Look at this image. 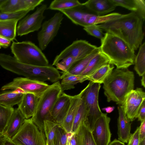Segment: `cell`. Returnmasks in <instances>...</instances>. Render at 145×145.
Listing matches in <instances>:
<instances>
[{
    "instance_id": "obj_29",
    "label": "cell",
    "mask_w": 145,
    "mask_h": 145,
    "mask_svg": "<svg viewBox=\"0 0 145 145\" xmlns=\"http://www.w3.org/2000/svg\"><path fill=\"white\" fill-rule=\"evenodd\" d=\"M114 67L113 65H111L110 64L105 65L88 76V80L100 84L103 83L111 74Z\"/></svg>"
},
{
    "instance_id": "obj_9",
    "label": "cell",
    "mask_w": 145,
    "mask_h": 145,
    "mask_svg": "<svg viewBox=\"0 0 145 145\" xmlns=\"http://www.w3.org/2000/svg\"><path fill=\"white\" fill-rule=\"evenodd\" d=\"M18 145H46L44 133L39 129L31 118L26 119L11 140Z\"/></svg>"
},
{
    "instance_id": "obj_38",
    "label": "cell",
    "mask_w": 145,
    "mask_h": 145,
    "mask_svg": "<svg viewBox=\"0 0 145 145\" xmlns=\"http://www.w3.org/2000/svg\"><path fill=\"white\" fill-rule=\"evenodd\" d=\"M30 11L24 10L15 13H7L3 12L0 9V21L15 19L18 20L23 18Z\"/></svg>"
},
{
    "instance_id": "obj_1",
    "label": "cell",
    "mask_w": 145,
    "mask_h": 145,
    "mask_svg": "<svg viewBox=\"0 0 145 145\" xmlns=\"http://www.w3.org/2000/svg\"><path fill=\"white\" fill-rule=\"evenodd\" d=\"M144 20L137 14L132 12L123 14L118 19L97 25L103 31L122 39L135 51L142 44L144 38Z\"/></svg>"
},
{
    "instance_id": "obj_5",
    "label": "cell",
    "mask_w": 145,
    "mask_h": 145,
    "mask_svg": "<svg viewBox=\"0 0 145 145\" xmlns=\"http://www.w3.org/2000/svg\"><path fill=\"white\" fill-rule=\"evenodd\" d=\"M63 93L60 82L58 81L50 85L39 98L35 112L31 118L40 131L44 132L45 120L53 121L51 111L56 101Z\"/></svg>"
},
{
    "instance_id": "obj_44",
    "label": "cell",
    "mask_w": 145,
    "mask_h": 145,
    "mask_svg": "<svg viewBox=\"0 0 145 145\" xmlns=\"http://www.w3.org/2000/svg\"><path fill=\"white\" fill-rule=\"evenodd\" d=\"M11 41L0 36V46L3 48H6L10 44Z\"/></svg>"
},
{
    "instance_id": "obj_8",
    "label": "cell",
    "mask_w": 145,
    "mask_h": 145,
    "mask_svg": "<svg viewBox=\"0 0 145 145\" xmlns=\"http://www.w3.org/2000/svg\"><path fill=\"white\" fill-rule=\"evenodd\" d=\"M101 86L99 83L90 82L80 93L86 113L85 122L91 132L95 122L103 113L98 103V95Z\"/></svg>"
},
{
    "instance_id": "obj_48",
    "label": "cell",
    "mask_w": 145,
    "mask_h": 145,
    "mask_svg": "<svg viewBox=\"0 0 145 145\" xmlns=\"http://www.w3.org/2000/svg\"><path fill=\"white\" fill-rule=\"evenodd\" d=\"M142 78L141 79V84L142 85L144 88L145 87V73L142 76Z\"/></svg>"
},
{
    "instance_id": "obj_25",
    "label": "cell",
    "mask_w": 145,
    "mask_h": 145,
    "mask_svg": "<svg viewBox=\"0 0 145 145\" xmlns=\"http://www.w3.org/2000/svg\"><path fill=\"white\" fill-rule=\"evenodd\" d=\"M100 52V47H98L89 55L76 63L67 72H62V74L60 76V79L67 75H80L86 68L91 59Z\"/></svg>"
},
{
    "instance_id": "obj_37",
    "label": "cell",
    "mask_w": 145,
    "mask_h": 145,
    "mask_svg": "<svg viewBox=\"0 0 145 145\" xmlns=\"http://www.w3.org/2000/svg\"><path fill=\"white\" fill-rule=\"evenodd\" d=\"M67 133L59 124L57 127L54 140V145H67Z\"/></svg>"
},
{
    "instance_id": "obj_39",
    "label": "cell",
    "mask_w": 145,
    "mask_h": 145,
    "mask_svg": "<svg viewBox=\"0 0 145 145\" xmlns=\"http://www.w3.org/2000/svg\"><path fill=\"white\" fill-rule=\"evenodd\" d=\"M84 29L89 35L101 40L104 34L97 25H92L84 27Z\"/></svg>"
},
{
    "instance_id": "obj_18",
    "label": "cell",
    "mask_w": 145,
    "mask_h": 145,
    "mask_svg": "<svg viewBox=\"0 0 145 145\" xmlns=\"http://www.w3.org/2000/svg\"><path fill=\"white\" fill-rule=\"evenodd\" d=\"M82 4L90 12L99 16L108 14L116 7L112 0H89Z\"/></svg>"
},
{
    "instance_id": "obj_13",
    "label": "cell",
    "mask_w": 145,
    "mask_h": 145,
    "mask_svg": "<svg viewBox=\"0 0 145 145\" xmlns=\"http://www.w3.org/2000/svg\"><path fill=\"white\" fill-rule=\"evenodd\" d=\"M47 8L46 5L42 4L37 8L34 12L20 21L17 27L18 35L22 36L38 31L41 28L42 21L45 18L44 13Z\"/></svg>"
},
{
    "instance_id": "obj_23",
    "label": "cell",
    "mask_w": 145,
    "mask_h": 145,
    "mask_svg": "<svg viewBox=\"0 0 145 145\" xmlns=\"http://www.w3.org/2000/svg\"><path fill=\"white\" fill-rule=\"evenodd\" d=\"M116 6L125 8L145 18V1L144 0H112Z\"/></svg>"
},
{
    "instance_id": "obj_17",
    "label": "cell",
    "mask_w": 145,
    "mask_h": 145,
    "mask_svg": "<svg viewBox=\"0 0 145 145\" xmlns=\"http://www.w3.org/2000/svg\"><path fill=\"white\" fill-rule=\"evenodd\" d=\"M71 97V96L63 92L59 97L51 112L53 121L59 124L62 121L70 106Z\"/></svg>"
},
{
    "instance_id": "obj_7",
    "label": "cell",
    "mask_w": 145,
    "mask_h": 145,
    "mask_svg": "<svg viewBox=\"0 0 145 145\" xmlns=\"http://www.w3.org/2000/svg\"><path fill=\"white\" fill-rule=\"evenodd\" d=\"M73 23L84 27L92 25L102 24L121 17L123 14L114 12L101 16L97 15L86 8L82 4L68 9L60 11Z\"/></svg>"
},
{
    "instance_id": "obj_11",
    "label": "cell",
    "mask_w": 145,
    "mask_h": 145,
    "mask_svg": "<svg viewBox=\"0 0 145 145\" xmlns=\"http://www.w3.org/2000/svg\"><path fill=\"white\" fill-rule=\"evenodd\" d=\"M42 82L33 80L26 77H18L2 86L1 90H14L19 89L25 93H32L40 97L50 86Z\"/></svg>"
},
{
    "instance_id": "obj_34",
    "label": "cell",
    "mask_w": 145,
    "mask_h": 145,
    "mask_svg": "<svg viewBox=\"0 0 145 145\" xmlns=\"http://www.w3.org/2000/svg\"><path fill=\"white\" fill-rule=\"evenodd\" d=\"M59 124L50 120L44 121V133L47 145H54V140L57 128Z\"/></svg>"
},
{
    "instance_id": "obj_15",
    "label": "cell",
    "mask_w": 145,
    "mask_h": 145,
    "mask_svg": "<svg viewBox=\"0 0 145 145\" xmlns=\"http://www.w3.org/2000/svg\"><path fill=\"white\" fill-rule=\"evenodd\" d=\"M110 121L107 114L103 113L95 122L91 133L96 145H108L110 142Z\"/></svg>"
},
{
    "instance_id": "obj_41",
    "label": "cell",
    "mask_w": 145,
    "mask_h": 145,
    "mask_svg": "<svg viewBox=\"0 0 145 145\" xmlns=\"http://www.w3.org/2000/svg\"><path fill=\"white\" fill-rule=\"evenodd\" d=\"M137 118L141 122L145 120V100L143 101L139 109Z\"/></svg>"
},
{
    "instance_id": "obj_20",
    "label": "cell",
    "mask_w": 145,
    "mask_h": 145,
    "mask_svg": "<svg viewBox=\"0 0 145 145\" xmlns=\"http://www.w3.org/2000/svg\"><path fill=\"white\" fill-rule=\"evenodd\" d=\"M39 98L32 93H25L23 94L18 108L26 119H29L34 115Z\"/></svg>"
},
{
    "instance_id": "obj_30",
    "label": "cell",
    "mask_w": 145,
    "mask_h": 145,
    "mask_svg": "<svg viewBox=\"0 0 145 145\" xmlns=\"http://www.w3.org/2000/svg\"><path fill=\"white\" fill-rule=\"evenodd\" d=\"M88 76L80 75H70L64 76L61 79L62 80L60 84L62 91L63 92L74 89L75 85L88 80Z\"/></svg>"
},
{
    "instance_id": "obj_40",
    "label": "cell",
    "mask_w": 145,
    "mask_h": 145,
    "mask_svg": "<svg viewBox=\"0 0 145 145\" xmlns=\"http://www.w3.org/2000/svg\"><path fill=\"white\" fill-rule=\"evenodd\" d=\"M140 127H138L135 132L131 134L127 142V145H139L140 141L139 138Z\"/></svg>"
},
{
    "instance_id": "obj_52",
    "label": "cell",
    "mask_w": 145,
    "mask_h": 145,
    "mask_svg": "<svg viewBox=\"0 0 145 145\" xmlns=\"http://www.w3.org/2000/svg\"><path fill=\"white\" fill-rule=\"evenodd\" d=\"M0 134H2L0 132Z\"/></svg>"
},
{
    "instance_id": "obj_47",
    "label": "cell",
    "mask_w": 145,
    "mask_h": 145,
    "mask_svg": "<svg viewBox=\"0 0 145 145\" xmlns=\"http://www.w3.org/2000/svg\"><path fill=\"white\" fill-rule=\"evenodd\" d=\"M115 107L112 106H107L104 107L102 108L103 110L106 111V112L108 113H110L112 112L114 109Z\"/></svg>"
},
{
    "instance_id": "obj_51",
    "label": "cell",
    "mask_w": 145,
    "mask_h": 145,
    "mask_svg": "<svg viewBox=\"0 0 145 145\" xmlns=\"http://www.w3.org/2000/svg\"><path fill=\"white\" fill-rule=\"evenodd\" d=\"M2 137H2V134H0V140L1 139V138H2Z\"/></svg>"
},
{
    "instance_id": "obj_49",
    "label": "cell",
    "mask_w": 145,
    "mask_h": 145,
    "mask_svg": "<svg viewBox=\"0 0 145 145\" xmlns=\"http://www.w3.org/2000/svg\"><path fill=\"white\" fill-rule=\"evenodd\" d=\"M139 145H145V138L140 141Z\"/></svg>"
},
{
    "instance_id": "obj_27",
    "label": "cell",
    "mask_w": 145,
    "mask_h": 145,
    "mask_svg": "<svg viewBox=\"0 0 145 145\" xmlns=\"http://www.w3.org/2000/svg\"><path fill=\"white\" fill-rule=\"evenodd\" d=\"M107 64H109V59L100 52L91 59L86 68L80 75L88 76Z\"/></svg>"
},
{
    "instance_id": "obj_4",
    "label": "cell",
    "mask_w": 145,
    "mask_h": 145,
    "mask_svg": "<svg viewBox=\"0 0 145 145\" xmlns=\"http://www.w3.org/2000/svg\"><path fill=\"white\" fill-rule=\"evenodd\" d=\"M4 68L17 74L38 81H49L54 83L60 79L61 75L59 71L52 66H41L26 64L19 61L11 56L6 59Z\"/></svg>"
},
{
    "instance_id": "obj_12",
    "label": "cell",
    "mask_w": 145,
    "mask_h": 145,
    "mask_svg": "<svg viewBox=\"0 0 145 145\" xmlns=\"http://www.w3.org/2000/svg\"><path fill=\"white\" fill-rule=\"evenodd\" d=\"M97 47L85 40H75L56 56L52 65L56 66L60 61L68 56L73 57L78 61L89 55Z\"/></svg>"
},
{
    "instance_id": "obj_2",
    "label": "cell",
    "mask_w": 145,
    "mask_h": 145,
    "mask_svg": "<svg viewBox=\"0 0 145 145\" xmlns=\"http://www.w3.org/2000/svg\"><path fill=\"white\" fill-rule=\"evenodd\" d=\"M101 40L100 52L109 59V64L116 69H127L134 64L135 51L123 40L118 36L106 32Z\"/></svg>"
},
{
    "instance_id": "obj_54",
    "label": "cell",
    "mask_w": 145,
    "mask_h": 145,
    "mask_svg": "<svg viewBox=\"0 0 145 145\" xmlns=\"http://www.w3.org/2000/svg\"><path fill=\"white\" fill-rule=\"evenodd\" d=\"M46 145H47V144H46Z\"/></svg>"
},
{
    "instance_id": "obj_35",
    "label": "cell",
    "mask_w": 145,
    "mask_h": 145,
    "mask_svg": "<svg viewBox=\"0 0 145 145\" xmlns=\"http://www.w3.org/2000/svg\"><path fill=\"white\" fill-rule=\"evenodd\" d=\"M14 110L13 107H7L0 105V132L2 135Z\"/></svg>"
},
{
    "instance_id": "obj_26",
    "label": "cell",
    "mask_w": 145,
    "mask_h": 145,
    "mask_svg": "<svg viewBox=\"0 0 145 145\" xmlns=\"http://www.w3.org/2000/svg\"><path fill=\"white\" fill-rule=\"evenodd\" d=\"M75 133L77 145H96L85 121L81 124Z\"/></svg>"
},
{
    "instance_id": "obj_32",
    "label": "cell",
    "mask_w": 145,
    "mask_h": 145,
    "mask_svg": "<svg viewBox=\"0 0 145 145\" xmlns=\"http://www.w3.org/2000/svg\"><path fill=\"white\" fill-rule=\"evenodd\" d=\"M134 69L139 76L145 73V43L144 42L140 47L137 54L136 56Z\"/></svg>"
},
{
    "instance_id": "obj_19",
    "label": "cell",
    "mask_w": 145,
    "mask_h": 145,
    "mask_svg": "<svg viewBox=\"0 0 145 145\" xmlns=\"http://www.w3.org/2000/svg\"><path fill=\"white\" fill-rule=\"evenodd\" d=\"M25 120V118L18 108L14 109L7 126L2 134V137L11 140Z\"/></svg>"
},
{
    "instance_id": "obj_3",
    "label": "cell",
    "mask_w": 145,
    "mask_h": 145,
    "mask_svg": "<svg viewBox=\"0 0 145 145\" xmlns=\"http://www.w3.org/2000/svg\"><path fill=\"white\" fill-rule=\"evenodd\" d=\"M134 79L133 72L128 69L113 70L103 83L107 102L122 105L126 95L133 89Z\"/></svg>"
},
{
    "instance_id": "obj_10",
    "label": "cell",
    "mask_w": 145,
    "mask_h": 145,
    "mask_svg": "<svg viewBox=\"0 0 145 145\" xmlns=\"http://www.w3.org/2000/svg\"><path fill=\"white\" fill-rule=\"evenodd\" d=\"M63 18V14L59 12L42 24L37 35L39 47L42 50H44L56 36Z\"/></svg>"
},
{
    "instance_id": "obj_28",
    "label": "cell",
    "mask_w": 145,
    "mask_h": 145,
    "mask_svg": "<svg viewBox=\"0 0 145 145\" xmlns=\"http://www.w3.org/2000/svg\"><path fill=\"white\" fill-rule=\"evenodd\" d=\"M18 21L15 19L0 21V36L11 41L14 40L16 36Z\"/></svg>"
},
{
    "instance_id": "obj_53",
    "label": "cell",
    "mask_w": 145,
    "mask_h": 145,
    "mask_svg": "<svg viewBox=\"0 0 145 145\" xmlns=\"http://www.w3.org/2000/svg\"><path fill=\"white\" fill-rule=\"evenodd\" d=\"M1 48V46H0V48Z\"/></svg>"
},
{
    "instance_id": "obj_43",
    "label": "cell",
    "mask_w": 145,
    "mask_h": 145,
    "mask_svg": "<svg viewBox=\"0 0 145 145\" xmlns=\"http://www.w3.org/2000/svg\"><path fill=\"white\" fill-rule=\"evenodd\" d=\"M139 127V138L140 141L145 138V120L141 122Z\"/></svg>"
},
{
    "instance_id": "obj_31",
    "label": "cell",
    "mask_w": 145,
    "mask_h": 145,
    "mask_svg": "<svg viewBox=\"0 0 145 145\" xmlns=\"http://www.w3.org/2000/svg\"><path fill=\"white\" fill-rule=\"evenodd\" d=\"M81 4L82 3L77 0H54L51 2L48 8L60 11L74 7Z\"/></svg>"
},
{
    "instance_id": "obj_33",
    "label": "cell",
    "mask_w": 145,
    "mask_h": 145,
    "mask_svg": "<svg viewBox=\"0 0 145 145\" xmlns=\"http://www.w3.org/2000/svg\"><path fill=\"white\" fill-rule=\"evenodd\" d=\"M86 118V113L84 103L80 96L79 103L74 120L72 129V132H76L81 124L85 121Z\"/></svg>"
},
{
    "instance_id": "obj_14",
    "label": "cell",
    "mask_w": 145,
    "mask_h": 145,
    "mask_svg": "<svg viewBox=\"0 0 145 145\" xmlns=\"http://www.w3.org/2000/svg\"><path fill=\"white\" fill-rule=\"evenodd\" d=\"M145 100V93L142 89L137 88L125 96L122 106L125 115L130 121L137 118L139 109Z\"/></svg>"
},
{
    "instance_id": "obj_46",
    "label": "cell",
    "mask_w": 145,
    "mask_h": 145,
    "mask_svg": "<svg viewBox=\"0 0 145 145\" xmlns=\"http://www.w3.org/2000/svg\"><path fill=\"white\" fill-rule=\"evenodd\" d=\"M108 145H125V143L116 139L110 142Z\"/></svg>"
},
{
    "instance_id": "obj_24",
    "label": "cell",
    "mask_w": 145,
    "mask_h": 145,
    "mask_svg": "<svg viewBox=\"0 0 145 145\" xmlns=\"http://www.w3.org/2000/svg\"><path fill=\"white\" fill-rule=\"evenodd\" d=\"M25 93L19 89L0 92V105L13 107L20 103Z\"/></svg>"
},
{
    "instance_id": "obj_36",
    "label": "cell",
    "mask_w": 145,
    "mask_h": 145,
    "mask_svg": "<svg viewBox=\"0 0 145 145\" xmlns=\"http://www.w3.org/2000/svg\"><path fill=\"white\" fill-rule=\"evenodd\" d=\"M77 62L74 57L68 56L63 59L57 64L56 65V69L62 71V72H65Z\"/></svg>"
},
{
    "instance_id": "obj_6",
    "label": "cell",
    "mask_w": 145,
    "mask_h": 145,
    "mask_svg": "<svg viewBox=\"0 0 145 145\" xmlns=\"http://www.w3.org/2000/svg\"><path fill=\"white\" fill-rule=\"evenodd\" d=\"M10 49L14 57L22 63L41 66L49 65L48 61L42 50L31 41L13 42Z\"/></svg>"
},
{
    "instance_id": "obj_21",
    "label": "cell",
    "mask_w": 145,
    "mask_h": 145,
    "mask_svg": "<svg viewBox=\"0 0 145 145\" xmlns=\"http://www.w3.org/2000/svg\"><path fill=\"white\" fill-rule=\"evenodd\" d=\"M119 116L118 119V139L123 142L127 143L131 134V123L127 118L123 108L121 105L118 107Z\"/></svg>"
},
{
    "instance_id": "obj_45",
    "label": "cell",
    "mask_w": 145,
    "mask_h": 145,
    "mask_svg": "<svg viewBox=\"0 0 145 145\" xmlns=\"http://www.w3.org/2000/svg\"><path fill=\"white\" fill-rule=\"evenodd\" d=\"M0 145H18L11 140L2 137L0 141Z\"/></svg>"
},
{
    "instance_id": "obj_50",
    "label": "cell",
    "mask_w": 145,
    "mask_h": 145,
    "mask_svg": "<svg viewBox=\"0 0 145 145\" xmlns=\"http://www.w3.org/2000/svg\"><path fill=\"white\" fill-rule=\"evenodd\" d=\"M5 0H0V7L2 4L5 1Z\"/></svg>"
},
{
    "instance_id": "obj_22",
    "label": "cell",
    "mask_w": 145,
    "mask_h": 145,
    "mask_svg": "<svg viewBox=\"0 0 145 145\" xmlns=\"http://www.w3.org/2000/svg\"><path fill=\"white\" fill-rule=\"evenodd\" d=\"M80 99V94L71 96L70 106L62 121L59 124L67 133L72 132L74 120Z\"/></svg>"
},
{
    "instance_id": "obj_16",
    "label": "cell",
    "mask_w": 145,
    "mask_h": 145,
    "mask_svg": "<svg viewBox=\"0 0 145 145\" xmlns=\"http://www.w3.org/2000/svg\"><path fill=\"white\" fill-rule=\"evenodd\" d=\"M44 1V0H5L0 9L3 12L10 13L24 10L31 11Z\"/></svg>"
},
{
    "instance_id": "obj_42",
    "label": "cell",
    "mask_w": 145,
    "mask_h": 145,
    "mask_svg": "<svg viewBox=\"0 0 145 145\" xmlns=\"http://www.w3.org/2000/svg\"><path fill=\"white\" fill-rule=\"evenodd\" d=\"M67 145H77L75 133H67Z\"/></svg>"
}]
</instances>
